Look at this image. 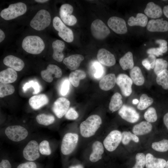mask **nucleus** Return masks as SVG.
Listing matches in <instances>:
<instances>
[{"mask_svg": "<svg viewBox=\"0 0 168 168\" xmlns=\"http://www.w3.org/2000/svg\"><path fill=\"white\" fill-rule=\"evenodd\" d=\"M102 123L101 119L99 115L93 114L89 116L80 125L81 135L85 138L93 136L100 128Z\"/></svg>", "mask_w": 168, "mask_h": 168, "instance_id": "f257e3e1", "label": "nucleus"}, {"mask_svg": "<svg viewBox=\"0 0 168 168\" xmlns=\"http://www.w3.org/2000/svg\"><path fill=\"white\" fill-rule=\"evenodd\" d=\"M23 49L27 52L33 54H40L45 48L43 40L39 36L29 35L25 37L22 43Z\"/></svg>", "mask_w": 168, "mask_h": 168, "instance_id": "f03ea898", "label": "nucleus"}, {"mask_svg": "<svg viewBox=\"0 0 168 168\" xmlns=\"http://www.w3.org/2000/svg\"><path fill=\"white\" fill-rule=\"evenodd\" d=\"M25 4L19 2L10 5L8 7L0 12V16L3 19L9 20L15 19L24 14L26 11Z\"/></svg>", "mask_w": 168, "mask_h": 168, "instance_id": "7ed1b4c3", "label": "nucleus"}, {"mask_svg": "<svg viewBox=\"0 0 168 168\" xmlns=\"http://www.w3.org/2000/svg\"><path fill=\"white\" fill-rule=\"evenodd\" d=\"M49 13L44 9L39 11L30 22L31 27L38 31L44 30L49 26L51 22Z\"/></svg>", "mask_w": 168, "mask_h": 168, "instance_id": "20e7f679", "label": "nucleus"}, {"mask_svg": "<svg viewBox=\"0 0 168 168\" xmlns=\"http://www.w3.org/2000/svg\"><path fill=\"white\" fill-rule=\"evenodd\" d=\"M79 140L76 133H68L63 136L61 144V151L62 153L68 155L71 153L76 148Z\"/></svg>", "mask_w": 168, "mask_h": 168, "instance_id": "39448f33", "label": "nucleus"}, {"mask_svg": "<svg viewBox=\"0 0 168 168\" xmlns=\"http://www.w3.org/2000/svg\"><path fill=\"white\" fill-rule=\"evenodd\" d=\"M53 24L55 29L58 32V36L64 40L70 43L73 40V32L70 29L65 25L58 16H55L53 19Z\"/></svg>", "mask_w": 168, "mask_h": 168, "instance_id": "423d86ee", "label": "nucleus"}, {"mask_svg": "<svg viewBox=\"0 0 168 168\" xmlns=\"http://www.w3.org/2000/svg\"><path fill=\"white\" fill-rule=\"evenodd\" d=\"M5 134L7 138L14 142H19L25 139L28 132L24 127L17 125L10 126L5 130Z\"/></svg>", "mask_w": 168, "mask_h": 168, "instance_id": "0eeeda50", "label": "nucleus"}, {"mask_svg": "<svg viewBox=\"0 0 168 168\" xmlns=\"http://www.w3.org/2000/svg\"><path fill=\"white\" fill-rule=\"evenodd\" d=\"M122 133L118 130L111 131L106 137L103 142L105 148L108 151L115 150L121 142Z\"/></svg>", "mask_w": 168, "mask_h": 168, "instance_id": "6e6552de", "label": "nucleus"}, {"mask_svg": "<svg viewBox=\"0 0 168 168\" xmlns=\"http://www.w3.org/2000/svg\"><path fill=\"white\" fill-rule=\"evenodd\" d=\"M91 30L93 37L98 40L105 39L110 33L109 29L105 23L98 19L92 22L91 26Z\"/></svg>", "mask_w": 168, "mask_h": 168, "instance_id": "1a4fd4ad", "label": "nucleus"}, {"mask_svg": "<svg viewBox=\"0 0 168 168\" xmlns=\"http://www.w3.org/2000/svg\"><path fill=\"white\" fill-rule=\"evenodd\" d=\"M73 8L69 4H64L61 6L59 10L60 18L64 23L69 26H72L77 22L76 17L71 14L73 12Z\"/></svg>", "mask_w": 168, "mask_h": 168, "instance_id": "9d476101", "label": "nucleus"}, {"mask_svg": "<svg viewBox=\"0 0 168 168\" xmlns=\"http://www.w3.org/2000/svg\"><path fill=\"white\" fill-rule=\"evenodd\" d=\"M39 145L37 141L32 140L29 141L24 148L23 155L24 157L30 161H33L40 156Z\"/></svg>", "mask_w": 168, "mask_h": 168, "instance_id": "9b49d317", "label": "nucleus"}, {"mask_svg": "<svg viewBox=\"0 0 168 168\" xmlns=\"http://www.w3.org/2000/svg\"><path fill=\"white\" fill-rule=\"evenodd\" d=\"M118 114L122 119L132 123L137 122L140 118L139 114L134 108L125 105L119 110Z\"/></svg>", "mask_w": 168, "mask_h": 168, "instance_id": "f8f14e48", "label": "nucleus"}, {"mask_svg": "<svg viewBox=\"0 0 168 168\" xmlns=\"http://www.w3.org/2000/svg\"><path fill=\"white\" fill-rule=\"evenodd\" d=\"M133 83L130 77L124 74H120L116 78V83L120 88L122 94L126 97L131 94Z\"/></svg>", "mask_w": 168, "mask_h": 168, "instance_id": "ddd939ff", "label": "nucleus"}, {"mask_svg": "<svg viewBox=\"0 0 168 168\" xmlns=\"http://www.w3.org/2000/svg\"><path fill=\"white\" fill-rule=\"evenodd\" d=\"M107 24L109 27L114 32L119 34H124L127 31L126 23L123 18L113 16L108 19Z\"/></svg>", "mask_w": 168, "mask_h": 168, "instance_id": "4468645a", "label": "nucleus"}, {"mask_svg": "<svg viewBox=\"0 0 168 168\" xmlns=\"http://www.w3.org/2000/svg\"><path fill=\"white\" fill-rule=\"evenodd\" d=\"M61 69L56 65L49 64L46 69L41 72L42 78L48 82H51L54 77L60 78L62 75Z\"/></svg>", "mask_w": 168, "mask_h": 168, "instance_id": "2eb2a0df", "label": "nucleus"}, {"mask_svg": "<svg viewBox=\"0 0 168 168\" xmlns=\"http://www.w3.org/2000/svg\"><path fill=\"white\" fill-rule=\"evenodd\" d=\"M70 102L67 99L61 97L58 98L54 103L52 110L55 115L59 118H62L69 109Z\"/></svg>", "mask_w": 168, "mask_h": 168, "instance_id": "dca6fc26", "label": "nucleus"}, {"mask_svg": "<svg viewBox=\"0 0 168 168\" xmlns=\"http://www.w3.org/2000/svg\"><path fill=\"white\" fill-rule=\"evenodd\" d=\"M148 30L152 32H165L168 31V22L163 19H152L147 25Z\"/></svg>", "mask_w": 168, "mask_h": 168, "instance_id": "f3484780", "label": "nucleus"}, {"mask_svg": "<svg viewBox=\"0 0 168 168\" xmlns=\"http://www.w3.org/2000/svg\"><path fill=\"white\" fill-rule=\"evenodd\" d=\"M97 57L99 62L107 66H112L116 63L114 55L105 49L101 48L98 51Z\"/></svg>", "mask_w": 168, "mask_h": 168, "instance_id": "a211bd4d", "label": "nucleus"}, {"mask_svg": "<svg viewBox=\"0 0 168 168\" xmlns=\"http://www.w3.org/2000/svg\"><path fill=\"white\" fill-rule=\"evenodd\" d=\"M145 156L146 168H165L167 161L165 159L156 157L150 153Z\"/></svg>", "mask_w": 168, "mask_h": 168, "instance_id": "6ab92c4d", "label": "nucleus"}, {"mask_svg": "<svg viewBox=\"0 0 168 168\" xmlns=\"http://www.w3.org/2000/svg\"><path fill=\"white\" fill-rule=\"evenodd\" d=\"M3 63L5 65L17 71L21 70L25 66L24 63L22 59L12 55L5 57L3 60Z\"/></svg>", "mask_w": 168, "mask_h": 168, "instance_id": "aec40b11", "label": "nucleus"}, {"mask_svg": "<svg viewBox=\"0 0 168 168\" xmlns=\"http://www.w3.org/2000/svg\"><path fill=\"white\" fill-rule=\"evenodd\" d=\"M104 148L103 144L100 141H95L92 145V151L90 155V161L96 162L100 160L104 153Z\"/></svg>", "mask_w": 168, "mask_h": 168, "instance_id": "412c9836", "label": "nucleus"}, {"mask_svg": "<svg viewBox=\"0 0 168 168\" xmlns=\"http://www.w3.org/2000/svg\"><path fill=\"white\" fill-rule=\"evenodd\" d=\"M84 59V57L79 54H74L65 58L63 63L68 69L73 70L78 68L81 62Z\"/></svg>", "mask_w": 168, "mask_h": 168, "instance_id": "4be33fe9", "label": "nucleus"}, {"mask_svg": "<svg viewBox=\"0 0 168 168\" xmlns=\"http://www.w3.org/2000/svg\"><path fill=\"white\" fill-rule=\"evenodd\" d=\"M49 101V99L46 95L40 94L31 97L29 100V103L33 109L37 110L47 104Z\"/></svg>", "mask_w": 168, "mask_h": 168, "instance_id": "5701e85b", "label": "nucleus"}, {"mask_svg": "<svg viewBox=\"0 0 168 168\" xmlns=\"http://www.w3.org/2000/svg\"><path fill=\"white\" fill-rule=\"evenodd\" d=\"M52 47L53 50V58L58 62L62 61L64 57L63 53L65 47L64 42L60 40H56L53 42Z\"/></svg>", "mask_w": 168, "mask_h": 168, "instance_id": "b1692460", "label": "nucleus"}, {"mask_svg": "<svg viewBox=\"0 0 168 168\" xmlns=\"http://www.w3.org/2000/svg\"><path fill=\"white\" fill-rule=\"evenodd\" d=\"M146 16L152 18H157L161 17L163 10L160 6L152 2H148L144 10Z\"/></svg>", "mask_w": 168, "mask_h": 168, "instance_id": "393cba45", "label": "nucleus"}, {"mask_svg": "<svg viewBox=\"0 0 168 168\" xmlns=\"http://www.w3.org/2000/svg\"><path fill=\"white\" fill-rule=\"evenodd\" d=\"M116 78L114 73L108 74L103 77L99 82V87L104 91L112 89L116 83Z\"/></svg>", "mask_w": 168, "mask_h": 168, "instance_id": "a878e982", "label": "nucleus"}, {"mask_svg": "<svg viewBox=\"0 0 168 168\" xmlns=\"http://www.w3.org/2000/svg\"><path fill=\"white\" fill-rule=\"evenodd\" d=\"M17 77L16 71L11 68H8L0 72V82L3 83L13 82L16 80Z\"/></svg>", "mask_w": 168, "mask_h": 168, "instance_id": "bb28decb", "label": "nucleus"}, {"mask_svg": "<svg viewBox=\"0 0 168 168\" xmlns=\"http://www.w3.org/2000/svg\"><path fill=\"white\" fill-rule=\"evenodd\" d=\"M152 126L151 123L142 121L134 125L132 129L133 133L137 136H142L147 134L152 130Z\"/></svg>", "mask_w": 168, "mask_h": 168, "instance_id": "cd10ccee", "label": "nucleus"}, {"mask_svg": "<svg viewBox=\"0 0 168 168\" xmlns=\"http://www.w3.org/2000/svg\"><path fill=\"white\" fill-rule=\"evenodd\" d=\"M89 72L91 76L97 79L102 78L105 74L104 67L97 61H93L91 63Z\"/></svg>", "mask_w": 168, "mask_h": 168, "instance_id": "c85d7f7f", "label": "nucleus"}, {"mask_svg": "<svg viewBox=\"0 0 168 168\" xmlns=\"http://www.w3.org/2000/svg\"><path fill=\"white\" fill-rule=\"evenodd\" d=\"M148 23L147 16L142 13H138L135 17L132 16L129 18L128 24L130 26H139L145 27Z\"/></svg>", "mask_w": 168, "mask_h": 168, "instance_id": "c756f323", "label": "nucleus"}, {"mask_svg": "<svg viewBox=\"0 0 168 168\" xmlns=\"http://www.w3.org/2000/svg\"><path fill=\"white\" fill-rule=\"evenodd\" d=\"M130 78L134 83L138 86L142 85L144 83V78L141 69L138 66L134 67L130 72Z\"/></svg>", "mask_w": 168, "mask_h": 168, "instance_id": "7c9ffc66", "label": "nucleus"}, {"mask_svg": "<svg viewBox=\"0 0 168 168\" xmlns=\"http://www.w3.org/2000/svg\"><path fill=\"white\" fill-rule=\"evenodd\" d=\"M119 63L123 70L132 69L134 65L132 53L130 51L126 53L120 59Z\"/></svg>", "mask_w": 168, "mask_h": 168, "instance_id": "2f4dec72", "label": "nucleus"}, {"mask_svg": "<svg viewBox=\"0 0 168 168\" xmlns=\"http://www.w3.org/2000/svg\"><path fill=\"white\" fill-rule=\"evenodd\" d=\"M86 77V74L81 70H76L71 72L69 76V80L72 85L75 87L78 86L80 80L84 79Z\"/></svg>", "mask_w": 168, "mask_h": 168, "instance_id": "473e14b6", "label": "nucleus"}, {"mask_svg": "<svg viewBox=\"0 0 168 168\" xmlns=\"http://www.w3.org/2000/svg\"><path fill=\"white\" fill-rule=\"evenodd\" d=\"M122 97L118 92L115 93L112 96L109 105V110L114 112L119 110L123 105Z\"/></svg>", "mask_w": 168, "mask_h": 168, "instance_id": "72a5a7b5", "label": "nucleus"}, {"mask_svg": "<svg viewBox=\"0 0 168 168\" xmlns=\"http://www.w3.org/2000/svg\"><path fill=\"white\" fill-rule=\"evenodd\" d=\"M156 82L165 90H168V70H164L156 76Z\"/></svg>", "mask_w": 168, "mask_h": 168, "instance_id": "f704fd0d", "label": "nucleus"}, {"mask_svg": "<svg viewBox=\"0 0 168 168\" xmlns=\"http://www.w3.org/2000/svg\"><path fill=\"white\" fill-rule=\"evenodd\" d=\"M152 147L155 151L160 152H168V139L163 138L152 144Z\"/></svg>", "mask_w": 168, "mask_h": 168, "instance_id": "c9c22d12", "label": "nucleus"}, {"mask_svg": "<svg viewBox=\"0 0 168 168\" xmlns=\"http://www.w3.org/2000/svg\"><path fill=\"white\" fill-rule=\"evenodd\" d=\"M36 119L39 124L48 126L54 122L55 118L54 116L52 115L41 114H38L36 116Z\"/></svg>", "mask_w": 168, "mask_h": 168, "instance_id": "e433bc0d", "label": "nucleus"}, {"mask_svg": "<svg viewBox=\"0 0 168 168\" xmlns=\"http://www.w3.org/2000/svg\"><path fill=\"white\" fill-rule=\"evenodd\" d=\"M153 101L152 98L148 97L146 94H142L140 97L137 108L140 110H145L151 105Z\"/></svg>", "mask_w": 168, "mask_h": 168, "instance_id": "4c0bfd02", "label": "nucleus"}, {"mask_svg": "<svg viewBox=\"0 0 168 168\" xmlns=\"http://www.w3.org/2000/svg\"><path fill=\"white\" fill-rule=\"evenodd\" d=\"M121 133V142L124 145H128L131 140L136 143H138L139 141V138L137 136L132 133L130 131H124Z\"/></svg>", "mask_w": 168, "mask_h": 168, "instance_id": "58836bf2", "label": "nucleus"}, {"mask_svg": "<svg viewBox=\"0 0 168 168\" xmlns=\"http://www.w3.org/2000/svg\"><path fill=\"white\" fill-rule=\"evenodd\" d=\"M15 91L14 86L9 84L0 83V97L1 98L12 94Z\"/></svg>", "mask_w": 168, "mask_h": 168, "instance_id": "ea45409f", "label": "nucleus"}, {"mask_svg": "<svg viewBox=\"0 0 168 168\" xmlns=\"http://www.w3.org/2000/svg\"><path fill=\"white\" fill-rule=\"evenodd\" d=\"M146 120L149 123H154L157 119V115L156 110L153 107L148 108L144 114Z\"/></svg>", "mask_w": 168, "mask_h": 168, "instance_id": "a19ab883", "label": "nucleus"}, {"mask_svg": "<svg viewBox=\"0 0 168 168\" xmlns=\"http://www.w3.org/2000/svg\"><path fill=\"white\" fill-rule=\"evenodd\" d=\"M168 67V62L162 58H158L156 60L154 71L156 76L161 72L167 69Z\"/></svg>", "mask_w": 168, "mask_h": 168, "instance_id": "79ce46f5", "label": "nucleus"}, {"mask_svg": "<svg viewBox=\"0 0 168 168\" xmlns=\"http://www.w3.org/2000/svg\"><path fill=\"white\" fill-rule=\"evenodd\" d=\"M32 87L34 90V94H37L39 93L41 90V86L37 82L31 80L26 83L23 87L24 92H25L30 88Z\"/></svg>", "mask_w": 168, "mask_h": 168, "instance_id": "37998d69", "label": "nucleus"}, {"mask_svg": "<svg viewBox=\"0 0 168 168\" xmlns=\"http://www.w3.org/2000/svg\"><path fill=\"white\" fill-rule=\"evenodd\" d=\"M146 156L142 153H138L135 156L136 163L132 168H144L145 165Z\"/></svg>", "mask_w": 168, "mask_h": 168, "instance_id": "c03bdc74", "label": "nucleus"}, {"mask_svg": "<svg viewBox=\"0 0 168 168\" xmlns=\"http://www.w3.org/2000/svg\"><path fill=\"white\" fill-rule=\"evenodd\" d=\"M39 152L42 155H49L51 153V151L49 142L44 140L41 142L39 145Z\"/></svg>", "mask_w": 168, "mask_h": 168, "instance_id": "a18cd8bd", "label": "nucleus"}, {"mask_svg": "<svg viewBox=\"0 0 168 168\" xmlns=\"http://www.w3.org/2000/svg\"><path fill=\"white\" fill-rule=\"evenodd\" d=\"M70 81L68 79L63 80L59 89V92L61 95L64 96L68 94L70 89Z\"/></svg>", "mask_w": 168, "mask_h": 168, "instance_id": "49530a36", "label": "nucleus"}, {"mask_svg": "<svg viewBox=\"0 0 168 168\" xmlns=\"http://www.w3.org/2000/svg\"><path fill=\"white\" fill-rule=\"evenodd\" d=\"M65 118L68 119L73 120L77 119L78 117V114L74 109L69 108L65 114Z\"/></svg>", "mask_w": 168, "mask_h": 168, "instance_id": "de8ad7c7", "label": "nucleus"}, {"mask_svg": "<svg viewBox=\"0 0 168 168\" xmlns=\"http://www.w3.org/2000/svg\"><path fill=\"white\" fill-rule=\"evenodd\" d=\"M155 42L159 45V48L163 54L167 51V43L166 40L163 39H158L156 40Z\"/></svg>", "mask_w": 168, "mask_h": 168, "instance_id": "09e8293b", "label": "nucleus"}, {"mask_svg": "<svg viewBox=\"0 0 168 168\" xmlns=\"http://www.w3.org/2000/svg\"><path fill=\"white\" fill-rule=\"evenodd\" d=\"M147 53L149 54H153L157 57L162 55L163 54L159 47L149 49L147 50Z\"/></svg>", "mask_w": 168, "mask_h": 168, "instance_id": "8fccbe9b", "label": "nucleus"}, {"mask_svg": "<svg viewBox=\"0 0 168 168\" xmlns=\"http://www.w3.org/2000/svg\"><path fill=\"white\" fill-rule=\"evenodd\" d=\"M36 164L33 162L29 161L21 163L19 165L17 168H36Z\"/></svg>", "mask_w": 168, "mask_h": 168, "instance_id": "3c124183", "label": "nucleus"}, {"mask_svg": "<svg viewBox=\"0 0 168 168\" xmlns=\"http://www.w3.org/2000/svg\"><path fill=\"white\" fill-rule=\"evenodd\" d=\"M150 62L152 69L154 68L156 60L155 56L153 54H149L147 58Z\"/></svg>", "mask_w": 168, "mask_h": 168, "instance_id": "603ef678", "label": "nucleus"}, {"mask_svg": "<svg viewBox=\"0 0 168 168\" xmlns=\"http://www.w3.org/2000/svg\"><path fill=\"white\" fill-rule=\"evenodd\" d=\"M0 168H12V166L8 160L3 159L0 163Z\"/></svg>", "mask_w": 168, "mask_h": 168, "instance_id": "864d4df0", "label": "nucleus"}, {"mask_svg": "<svg viewBox=\"0 0 168 168\" xmlns=\"http://www.w3.org/2000/svg\"><path fill=\"white\" fill-rule=\"evenodd\" d=\"M163 121L164 126L168 132V111L164 114L163 117Z\"/></svg>", "mask_w": 168, "mask_h": 168, "instance_id": "5fc2aeb1", "label": "nucleus"}, {"mask_svg": "<svg viewBox=\"0 0 168 168\" xmlns=\"http://www.w3.org/2000/svg\"><path fill=\"white\" fill-rule=\"evenodd\" d=\"M142 63V65L147 70H150L151 69V64L147 58L143 59Z\"/></svg>", "mask_w": 168, "mask_h": 168, "instance_id": "6e6d98bb", "label": "nucleus"}, {"mask_svg": "<svg viewBox=\"0 0 168 168\" xmlns=\"http://www.w3.org/2000/svg\"><path fill=\"white\" fill-rule=\"evenodd\" d=\"M163 12L165 16L168 18V5L165 6L164 7Z\"/></svg>", "mask_w": 168, "mask_h": 168, "instance_id": "4d7b16f0", "label": "nucleus"}, {"mask_svg": "<svg viewBox=\"0 0 168 168\" xmlns=\"http://www.w3.org/2000/svg\"><path fill=\"white\" fill-rule=\"evenodd\" d=\"M5 35L3 31L0 29V42H1L5 39Z\"/></svg>", "mask_w": 168, "mask_h": 168, "instance_id": "13d9d810", "label": "nucleus"}, {"mask_svg": "<svg viewBox=\"0 0 168 168\" xmlns=\"http://www.w3.org/2000/svg\"><path fill=\"white\" fill-rule=\"evenodd\" d=\"M68 168H84L83 166L81 164H77L70 166Z\"/></svg>", "mask_w": 168, "mask_h": 168, "instance_id": "bf43d9fd", "label": "nucleus"}, {"mask_svg": "<svg viewBox=\"0 0 168 168\" xmlns=\"http://www.w3.org/2000/svg\"><path fill=\"white\" fill-rule=\"evenodd\" d=\"M35 1L40 3H44L49 1L48 0H35Z\"/></svg>", "mask_w": 168, "mask_h": 168, "instance_id": "052dcab7", "label": "nucleus"}, {"mask_svg": "<svg viewBox=\"0 0 168 168\" xmlns=\"http://www.w3.org/2000/svg\"><path fill=\"white\" fill-rule=\"evenodd\" d=\"M139 100L137 99H134L132 101V103L133 104H136L138 103Z\"/></svg>", "mask_w": 168, "mask_h": 168, "instance_id": "680f3d73", "label": "nucleus"}, {"mask_svg": "<svg viewBox=\"0 0 168 168\" xmlns=\"http://www.w3.org/2000/svg\"><path fill=\"white\" fill-rule=\"evenodd\" d=\"M165 168H168V159L166 161Z\"/></svg>", "mask_w": 168, "mask_h": 168, "instance_id": "e2e57ef3", "label": "nucleus"}]
</instances>
